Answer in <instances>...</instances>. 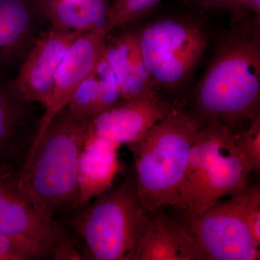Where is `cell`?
Masks as SVG:
<instances>
[{"label": "cell", "mask_w": 260, "mask_h": 260, "mask_svg": "<svg viewBox=\"0 0 260 260\" xmlns=\"http://www.w3.org/2000/svg\"><path fill=\"white\" fill-rule=\"evenodd\" d=\"M196 119L234 132L259 114V21L236 23L219 42L194 92Z\"/></svg>", "instance_id": "6da1fadb"}, {"label": "cell", "mask_w": 260, "mask_h": 260, "mask_svg": "<svg viewBox=\"0 0 260 260\" xmlns=\"http://www.w3.org/2000/svg\"><path fill=\"white\" fill-rule=\"evenodd\" d=\"M89 134V121L77 117L66 107L29 149L19 168L22 190L39 215L49 221H57L60 214L75 213L78 164Z\"/></svg>", "instance_id": "7a4b0ae2"}, {"label": "cell", "mask_w": 260, "mask_h": 260, "mask_svg": "<svg viewBox=\"0 0 260 260\" xmlns=\"http://www.w3.org/2000/svg\"><path fill=\"white\" fill-rule=\"evenodd\" d=\"M94 199L61 222L83 242V259L135 260L150 220L135 177H126Z\"/></svg>", "instance_id": "3957f363"}, {"label": "cell", "mask_w": 260, "mask_h": 260, "mask_svg": "<svg viewBox=\"0 0 260 260\" xmlns=\"http://www.w3.org/2000/svg\"><path fill=\"white\" fill-rule=\"evenodd\" d=\"M200 126L194 116L171 111L139 142L129 145L135 156L138 195L148 213L177 205Z\"/></svg>", "instance_id": "277c9868"}, {"label": "cell", "mask_w": 260, "mask_h": 260, "mask_svg": "<svg viewBox=\"0 0 260 260\" xmlns=\"http://www.w3.org/2000/svg\"><path fill=\"white\" fill-rule=\"evenodd\" d=\"M133 34L157 88L169 91L186 83L208 47L204 26L192 17H162Z\"/></svg>", "instance_id": "5b68a950"}, {"label": "cell", "mask_w": 260, "mask_h": 260, "mask_svg": "<svg viewBox=\"0 0 260 260\" xmlns=\"http://www.w3.org/2000/svg\"><path fill=\"white\" fill-rule=\"evenodd\" d=\"M188 221L200 260L259 259V246L232 198Z\"/></svg>", "instance_id": "8992f818"}, {"label": "cell", "mask_w": 260, "mask_h": 260, "mask_svg": "<svg viewBox=\"0 0 260 260\" xmlns=\"http://www.w3.org/2000/svg\"><path fill=\"white\" fill-rule=\"evenodd\" d=\"M0 233L34 241L52 250L73 237L61 222L42 218L24 194L19 168L13 162L0 164Z\"/></svg>", "instance_id": "52a82bcc"}, {"label": "cell", "mask_w": 260, "mask_h": 260, "mask_svg": "<svg viewBox=\"0 0 260 260\" xmlns=\"http://www.w3.org/2000/svg\"><path fill=\"white\" fill-rule=\"evenodd\" d=\"M81 34L52 26L43 32L20 64L16 78L5 84L7 88L20 100L38 103L47 109L56 70L68 48Z\"/></svg>", "instance_id": "ba28073f"}, {"label": "cell", "mask_w": 260, "mask_h": 260, "mask_svg": "<svg viewBox=\"0 0 260 260\" xmlns=\"http://www.w3.org/2000/svg\"><path fill=\"white\" fill-rule=\"evenodd\" d=\"M107 37L102 26L82 32L68 48L56 70L50 104L39 121L30 148L40 140L54 118L68 107L80 84L93 73L105 49Z\"/></svg>", "instance_id": "9c48e42d"}, {"label": "cell", "mask_w": 260, "mask_h": 260, "mask_svg": "<svg viewBox=\"0 0 260 260\" xmlns=\"http://www.w3.org/2000/svg\"><path fill=\"white\" fill-rule=\"evenodd\" d=\"M170 112V107L159 97L125 101L104 111L89 121L90 134L120 147L123 144H135Z\"/></svg>", "instance_id": "30bf717a"}, {"label": "cell", "mask_w": 260, "mask_h": 260, "mask_svg": "<svg viewBox=\"0 0 260 260\" xmlns=\"http://www.w3.org/2000/svg\"><path fill=\"white\" fill-rule=\"evenodd\" d=\"M44 20L39 0H0V78L22 64Z\"/></svg>", "instance_id": "8fae6325"}, {"label": "cell", "mask_w": 260, "mask_h": 260, "mask_svg": "<svg viewBox=\"0 0 260 260\" xmlns=\"http://www.w3.org/2000/svg\"><path fill=\"white\" fill-rule=\"evenodd\" d=\"M234 132L216 120L203 123L191 146L176 207L189 213L199 196L205 177L232 139Z\"/></svg>", "instance_id": "7c38bea8"}, {"label": "cell", "mask_w": 260, "mask_h": 260, "mask_svg": "<svg viewBox=\"0 0 260 260\" xmlns=\"http://www.w3.org/2000/svg\"><path fill=\"white\" fill-rule=\"evenodd\" d=\"M121 147L109 140L89 134L78 164V198L75 212L114 185L121 171L118 150Z\"/></svg>", "instance_id": "4fadbf2b"}, {"label": "cell", "mask_w": 260, "mask_h": 260, "mask_svg": "<svg viewBox=\"0 0 260 260\" xmlns=\"http://www.w3.org/2000/svg\"><path fill=\"white\" fill-rule=\"evenodd\" d=\"M104 55L116 77L124 101L158 97L157 86L145 67L133 32L106 43Z\"/></svg>", "instance_id": "5bb4252c"}, {"label": "cell", "mask_w": 260, "mask_h": 260, "mask_svg": "<svg viewBox=\"0 0 260 260\" xmlns=\"http://www.w3.org/2000/svg\"><path fill=\"white\" fill-rule=\"evenodd\" d=\"M234 135L207 173L199 196L190 211L185 215L188 220L221 198L231 196L246 185L252 171L244 155L234 145Z\"/></svg>", "instance_id": "9a60e30c"}, {"label": "cell", "mask_w": 260, "mask_h": 260, "mask_svg": "<svg viewBox=\"0 0 260 260\" xmlns=\"http://www.w3.org/2000/svg\"><path fill=\"white\" fill-rule=\"evenodd\" d=\"M153 213L135 260H200L189 230L160 210Z\"/></svg>", "instance_id": "2e32d148"}, {"label": "cell", "mask_w": 260, "mask_h": 260, "mask_svg": "<svg viewBox=\"0 0 260 260\" xmlns=\"http://www.w3.org/2000/svg\"><path fill=\"white\" fill-rule=\"evenodd\" d=\"M51 26L84 32L106 23L110 7L107 0H39Z\"/></svg>", "instance_id": "e0dca14e"}, {"label": "cell", "mask_w": 260, "mask_h": 260, "mask_svg": "<svg viewBox=\"0 0 260 260\" xmlns=\"http://www.w3.org/2000/svg\"><path fill=\"white\" fill-rule=\"evenodd\" d=\"M28 104L0 83V164H15L25 149L28 153L31 143L25 135Z\"/></svg>", "instance_id": "ac0fdd59"}, {"label": "cell", "mask_w": 260, "mask_h": 260, "mask_svg": "<svg viewBox=\"0 0 260 260\" xmlns=\"http://www.w3.org/2000/svg\"><path fill=\"white\" fill-rule=\"evenodd\" d=\"M162 0H115L103 25L109 36L116 28L135 22L153 10Z\"/></svg>", "instance_id": "d6986e66"}, {"label": "cell", "mask_w": 260, "mask_h": 260, "mask_svg": "<svg viewBox=\"0 0 260 260\" xmlns=\"http://www.w3.org/2000/svg\"><path fill=\"white\" fill-rule=\"evenodd\" d=\"M67 107L75 116L85 121H90L100 114L99 82L94 70L75 90Z\"/></svg>", "instance_id": "ffe728a7"}, {"label": "cell", "mask_w": 260, "mask_h": 260, "mask_svg": "<svg viewBox=\"0 0 260 260\" xmlns=\"http://www.w3.org/2000/svg\"><path fill=\"white\" fill-rule=\"evenodd\" d=\"M52 250L34 241L0 233V260H36L52 258Z\"/></svg>", "instance_id": "44dd1931"}, {"label": "cell", "mask_w": 260, "mask_h": 260, "mask_svg": "<svg viewBox=\"0 0 260 260\" xmlns=\"http://www.w3.org/2000/svg\"><path fill=\"white\" fill-rule=\"evenodd\" d=\"M256 244L260 246V187L259 184L246 185L231 195Z\"/></svg>", "instance_id": "7402d4cb"}, {"label": "cell", "mask_w": 260, "mask_h": 260, "mask_svg": "<svg viewBox=\"0 0 260 260\" xmlns=\"http://www.w3.org/2000/svg\"><path fill=\"white\" fill-rule=\"evenodd\" d=\"M94 73L99 82L100 113L125 102L116 75L104 55V51L95 65Z\"/></svg>", "instance_id": "603a6c76"}, {"label": "cell", "mask_w": 260, "mask_h": 260, "mask_svg": "<svg viewBox=\"0 0 260 260\" xmlns=\"http://www.w3.org/2000/svg\"><path fill=\"white\" fill-rule=\"evenodd\" d=\"M250 121L245 129L234 133V143L253 172L260 170V114Z\"/></svg>", "instance_id": "cb8c5ba5"}, {"label": "cell", "mask_w": 260, "mask_h": 260, "mask_svg": "<svg viewBox=\"0 0 260 260\" xmlns=\"http://www.w3.org/2000/svg\"><path fill=\"white\" fill-rule=\"evenodd\" d=\"M205 8H215L229 12L232 15L233 23H243L246 21L243 16L239 0H193Z\"/></svg>", "instance_id": "d4e9b609"}, {"label": "cell", "mask_w": 260, "mask_h": 260, "mask_svg": "<svg viewBox=\"0 0 260 260\" xmlns=\"http://www.w3.org/2000/svg\"><path fill=\"white\" fill-rule=\"evenodd\" d=\"M239 7L244 18L249 13H253L256 20H259L260 17V0H239Z\"/></svg>", "instance_id": "484cf974"}]
</instances>
